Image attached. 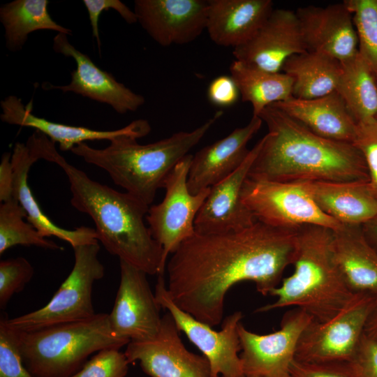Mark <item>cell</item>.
Segmentation results:
<instances>
[{
    "label": "cell",
    "instance_id": "cell-1",
    "mask_svg": "<svg viewBox=\"0 0 377 377\" xmlns=\"http://www.w3.org/2000/svg\"><path fill=\"white\" fill-rule=\"evenodd\" d=\"M297 230L256 221L224 233L195 232L172 253L167 289L174 303L211 327L223 320L225 297L242 281H252L264 296L293 265Z\"/></svg>",
    "mask_w": 377,
    "mask_h": 377
},
{
    "label": "cell",
    "instance_id": "cell-2",
    "mask_svg": "<svg viewBox=\"0 0 377 377\" xmlns=\"http://www.w3.org/2000/svg\"><path fill=\"white\" fill-rule=\"evenodd\" d=\"M29 142L40 160L54 163L65 172L72 206L92 219L97 239L108 252L147 274H164L163 249L145 223L150 206L91 179L59 154L55 143L42 133H34Z\"/></svg>",
    "mask_w": 377,
    "mask_h": 377
},
{
    "label": "cell",
    "instance_id": "cell-3",
    "mask_svg": "<svg viewBox=\"0 0 377 377\" xmlns=\"http://www.w3.org/2000/svg\"><path fill=\"white\" fill-rule=\"evenodd\" d=\"M258 117L268 132L248 178L283 183L369 180L364 159L353 143L320 137L274 105Z\"/></svg>",
    "mask_w": 377,
    "mask_h": 377
},
{
    "label": "cell",
    "instance_id": "cell-4",
    "mask_svg": "<svg viewBox=\"0 0 377 377\" xmlns=\"http://www.w3.org/2000/svg\"><path fill=\"white\" fill-rule=\"evenodd\" d=\"M223 114L218 110L194 130L179 131L147 145L139 144L135 137L125 135L110 141L103 149L82 142L71 151L104 170L116 185L150 206L171 170L189 154Z\"/></svg>",
    "mask_w": 377,
    "mask_h": 377
},
{
    "label": "cell",
    "instance_id": "cell-5",
    "mask_svg": "<svg viewBox=\"0 0 377 377\" xmlns=\"http://www.w3.org/2000/svg\"><path fill=\"white\" fill-rule=\"evenodd\" d=\"M332 237V230L325 227L300 228L293 274L271 291L276 301L256 311L295 306L314 320L325 322L342 311L357 294L348 287L334 260Z\"/></svg>",
    "mask_w": 377,
    "mask_h": 377
},
{
    "label": "cell",
    "instance_id": "cell-6",
    "mask_svg": "<svg viewBox=\"0 0 377 377\" xmlns=\"http://www.w3.org/2000/svg\"><path fill=\"white\" fill-rule=\"evenodd\" d=\"M19 332L22 358L34 377H70L94 353L120 349L128 343L113 334L108 313H105L84 320Z\"/></svg>",
    "mask_w": 377,
    "mask_h": 377
},
{
    "label": "cell",
    "instance_id": "cell-7",
    "mask_svg": "<svg viewBox=\"0 0 377 377\" xmlns=\"http://www.w3.org/2000/svg\"><path fill=\"white\" fill-rule=\"evenodd\" d=\"M74 265L48 303L40 309L13 318L4 316L6 324L19 332H31L50 326L87 320L94 316L92 290L105 274L98 258V242L75 246Z\"/></svg>",
    "mask_w": 377,
    "mask_h": 377
},
{
    "label": "cell",
    "instance_id": "cell-8",
    "mask_svg": "<svg viewBox=\"0 0 377 377\" xmlns=\"http://www.w3.org/2000/svg\"><path fill=\"white\" fill-rule=\"evenodd\" d=\"M376 297L357 294L342 311L329 320H312L300 338L295 360L313 364L349 361L364 334Z\"/></svg>",
    "mask_w": 377,
    "mask_h": 377
},
{
    "label": "cell",
    "instance_id": "cell-9",
    "mask_svg": "<svg viewBox=\"0 0 377 377\" xmlns=\"http://www.w3.org/2000/svg\"><path fill=\"white\" fill-rule=\"evenodd\" d=\"M241 198L256 221L272 227L297 230L319 226L335 230L342 225L324 214L298 183L247 177Z\"/></svg>",
    "mask_w": 377,
    "mask_h": 377
},
{
    "label": "cell",
    "instance_id": "cell-10",
    "mask_svg": "<svg viewBox=\"0 0 377 377\" xmlns=\"http://www.w3.org/2000/svg\"><path fill=\"white\" fill-rule=\"evenodd\" d=\"M155 296L160 306L173 318L183 332L209 362L211 377H244L240 359L241 344L238 327L243 317L235 311L223 321L216 331L177 306L169 295L163 274L158 275Z\"/></svg>",
    "mask_w": 377,
    "mask_h": 377
},
{
    "label": "cell",
    "instance_id": "cell-11",
    "mask_svg": "<svg viewBox=\"0 0 377 377\" xmlns=\"http://www.w3.org/2000/svg\"><path fill=\"white\" fill-rule=\"evenodd\" d=\"M192 157L188 154L171 170L163 185V200L150 206L145 218L152 237L163 249L165 267L168 256L195 232L196 216L210 190L189 192L187 178Z\"/></svg>",
    "mask_w": 377,
    "mask_h": 377
},
{
    "label": "cell",
    "instance_id": "cell-12",
    "mask_svg": "<svg viewBox=\"0 0 377 377\" xmlns=\"http://www.w3.org/2000/svg\"><path fill=\"white\" fill-rule=\"evenodd\" d=\"M313 318L295 307L283 316L279 330L260 334L238 327L244 376L290 377L300 338Z\"/></svg>",
    "mask_w": 377,
    "mask_h": 377
},
{
    "label": "cell",
    "instance_id": "cell-13",
    "mask_svg": "<svg viewBox=\"0 0 377 377\" xmlns=\"http://www.w3.org/2000/svg\"><path fill=\"white\" fill-rule=\"evenodd\" d=\"M120 282L108 313L113 334L127 342L154 337L159 331L161 306L147 279V274L119 260Z\"/></svg>",
    "mask_w": 377,
    "mask_h": 377
},
{
    "label": "cell",
    "instance_id": "cell-14",
    "mask_svg": "<svg viewBox=\"0 0 377 377\" xmlns=\"http://www.w3.org/2000/svg\"><path fill=\"white\" fill-rule=\"evenodd\" d=\"M180 332L166 312L157 334L147 340L130 341L124 354L130 364L139 362L150 377H211L207 358L189 351Z\"/></svg>",
    "mask_w": 377,
    "mask_h": 377
},
{
    "label": "cell",
    "instance_id": "cell-15",
    "mask_svg": "<svg viewBox=\"0 0 377 377\" xmlns=\"http://www.w3.org/2000/svg\"><path fill=\"white\" fill-rule=\"evenodd\" d=\"M52 48L58 54L73 58L76 68L71 71V82L68 84L56 86L44 82L42 84L44 89L73 92L107 104L121 114L135 112L145 104L143 96L133 91L111 73L98 68L87 54L69 42L68 35L57 34L53 38Z\"/></svg>",
    "mask_w": 377,
    "mask_h": 377
},
{
    "label": "cell",
    "instance_id": "cell-16",
    "mask_svg": "<svg viewBox=\"0 0 377 377\" xmlns=\"http://www.w3.org/2000/svg\"><path fill=\"white\" fill-rule=\"evenodd\" d=\"M138 22L158 45L189 43L206 30L208 0H135Z\"/></svg>",
    "mask_w": 377,
    "mask_h": 377
},
{
    "label": "cell",
    "instance_id": "cell-17",
    "mask_svg": "<svg viewBox=\"0 0 377 377\" xmlns=\"http://www.w3.org/2000/svg\"><path fill=\"white\" fill-rule=\"evenodd\" d=\"M295 12L274 9L253 36L233 49L235 60L272 73H279L291 56L306 52Z\"/></svg>",
    "mask_w": 377,
    "mask_h": 377
},
{
    "label": "cell",
    "instance_id": "cell-18",
    "mask_svg": "<svg viewBox=\"0 0 377 377\" xmlns=\"http://www.w3.org/2000/svg\"><path fill=\"white\" fill-rule=\"evenodd\" d=\"M262 144L263 138L250 149L245 161L234 172L210 188L195 220V232L224 233L249 228L256 222L243 204L241 193Z\"/></svg>",
    "mask_w": 377,
    "mask_h": 377
},
{
    "label": "cell",
    "instance_id": "cell-19",
    "mask_svg": "<svg viewBox=\"0 0 377 377\" xmlns=\"http://www.w3.org/2000/svg\"><path fill=\"white\" fill-rule=\"evenodd\" d=\"M295 13L306 51L322 53L340 62L358 53L353 17L343 2L302 7Z\"/></svg>",
    "mask_w": 377,
    "mask_h": 377
},
{
    "label": "cell",
    "instance_id": "cell-20",
    "mask_svg": "<svg viewBox=\"0 0 377 377\" xmlns=\"http://www.w3.org/2000/svg\"><path fill=\"white\" fill-rule=\"evenodd\" d=\"M1 120L8 124L36 129L54 143L61 151L72 150L76 145L88 140H106L110 142L121 136H133L138 139L147 135L151 126L145 119H135L127 126L113 131H97L84 126L66 125L36 116L32 112V101L26 105L21 98L10 95L0 103Z\"/></svg>",
    "mask_w": 377,
    "mask_h": 377
},
{
    "label": "cell",
    "instance_id": "cell-21",
    "mask_svg": "<svg viewBox=\"0 0 377 377\" xmlns=\"http://www.w3.org/2000/svg\"><path fill=\"white\" fill-rule=\"evenodd\" d=\"M263 120L253 117L244 126L205 146L193 156L187 186L192 194L209 188L234 172L245 161L247 144L260 130Z\"/></svg>",
    "mask_w": 377,
    "mask_h": 377
},
{
    "label": "cell",
    "instance_id": "cell-22",
    "mask_svg": "<svg viewBox=\"0 0 377 377\" xmlns=\"http://www.w3.org/2000/svg\"><path fill=\"white\" fill-rule=\"evenodd\" d=\"M300 184L326 215L343 225H360L377 216V198L369 181Z\"/></svg>",
    "mask_w": 377,
    "mask_h": 377
},
{
    "label": "cell",
    "instance_id": "cell-23",
    "mask_svg": "<svg viewBox=\"0 0 377 377\" xmlns=\"http://www.w3.org/2000/svg\"><path fill=\"white\" fill-rule=\"evenodd\" d=\"M273 10L271 0H208L206 30L214 43L234 49L249 40Z\"/></svg>",
    "mask_w": 377,
    "mask_h": 377
},
{
    "label": "cell",
    "instance_id": "cell-24",
    "mask_svg": "<svg viewBox=\"0 0 377 377\" xmlns=\"http://www.w3.org/2000/svg\"><path fill=\"white\" fill-rule=\"evenodd\" d=\"M334 260L354 294L377 297V251L369 243L360 225H341L332 230Z\"/></svg>",
    "mask_w": 377,
    "mask_h": 377
},
{
    "label": "cell",
    "instance_id": "cell-25",
    "mask_svg": "<svg viewBox=\"0 0 377 377\" xmlns=\"http://www.w3.org/2000/svg\"><path fill=\"white\" fill-rule=\"evenodd\" d=\"M272 105L320 137L349 143L354 140L357 123L337 91L313 99L292 96Z\"/></svg>",
    "mask_w": 377,
    "mask_h": 377
},
{
    "label": "cell",
    "instance_id": "cell-26",
    "mask_svg": "<svg viewBox=\"0 0 377 377\" xmlns=\"http://www.w3.org/2000/svg\"><path fill=\"white\" fill-rule=\"evenodd\" d=\"M38 157L25 143L17 142L13 150V199L18 201L27 214V221L45 237L54 236L69 243L73 248L98 242L94 228L80 226L66 230L55 225L39 207L27 182L28 173Z\"/></svg>",
    "mask_w": 377,
    "mask_h": 377
},
{
    "label": "cell",
    "instance_id": "cell-27",
    "mask_svg": "<svg viewBox=\"0 0 377 377\" xmlns=\"http://www.w3.org/2000/svg\"><path fill=\"white\" fill-rule=\"evenodd\" d=\"M282 70L293 79V97L313 99L336 91L341 64L328 55L306 51L288 58Z\"/></svg>",
    "mask_w": 377,
    "mask_h": 377
},
{
    "label": "cell",
    "instance_id": "cell-28",
    "mask_svg": "<svg viewBox=\"0 0 377 377\" xmlns=\"http://www.w3.org/2000/svg\"><path fill=\"white\" fill-rule=\"evenodd\" d=\"M48 0H14L0 7V21L4 28L6 47L11 52L22 49L29 34L50 30L72 35V30L56 22L48 12Z\"/></svg>",
    "mask_w": 377,
    "mask_h": 377
},
{
    "label": "cell",
    "instance_id": "cell-29",
    "mask_svg": "<svg viewBox=\"0 0 377 377\" xmlns=\"http://www.w3.org/2000/svg\"><path fill=\"white\" fill-rule=\"evenodd\" d=\"M230 73L242 101L251 104L253 117H258L267 106L293 96V79L284 73L268 72L234 60Z\"/></svg>",
    "mask_w": 377,
    "mask_h": 377
},
{
    "label": "cell",
    "instance_id": "cell-30",
    "mask_svg": "<svg viewBox=\"0 0 377 377\" xmlns=\"http://www.w3.org/2000/svg\"><path fill=\"white\" fill-rule=\"evenodd\" d=\"M336 91L356 123L377 116V80L359 53L341 62Z\"/></svg>",
    "mask_w": 377,
    "mask_h": 377
},
{
    "label": "cell",
    "instance_id": "cell-31",
    "mask_svg": "<svg viewBox=\"0 0 377 377\" xmlns=\"http://www.w3.org/2000/svg\"><path fill=\"white\" fill-rule=\"evenodd\" d=\"M27 214L17 200L12 199L0 205V254L16 245L36 246L51 250L63 249L46 239L28 221Z\"/></svg>",
    "mask_w": 377,
    "mask_h": 377
},
{
    "label": "cell",
    "instance_id": "cell-32",
    "mask_svg": "<svg viewBox=\"0 0 377 377\" xmlns=\"http://www.w3.org/2000/svg\"><path fill=\"white\" fill-rule=\"evenodd\" d=\"M343 2L353 17L358 39V53L377 80V0Z\"/></svg>",
    "mask_w": 377,
    "mask_h": 377
},
{
    "label": "cell",
    "instance_id": "cell-33",
    "mask_svg": "<svg viewBox=\"0 0 377 377\" xmlns=\"http://www.w3.org/2000/svg\"><path fill=\"white\" fill-rule=\"evenodd\" d=\"M20 332L0 318V377H34L26 368L20 351Z\"/></svg>",
    "mask_w": 377,
    "mask_h": 377
},
{
    "label": "cell",
    "instance_id": "cell-34",
    "mask_svg": "<svg viewBox=\"0 0 377 377\" xmlns=\"http://www.w3.org/2000/svg\"><path fill=\"white\" fill-rule=\"evenodd\" d=\"M34 273L31 263L23 257L0 262V308L4 309L14 294L21 292Z\"/></svg>",
    "mask_w": 377,
    "mask_h": 377
},
{
    "label": "cell",
    "instance_id": "cell-35",
    "mask_svg": "<svg viewBox=\"0 0 377 377\" xmlns=\"http://www.w3.org/2000/svg\"><path fill=\"white\" fill-rule=\"evenodd\" d=\"M129 362L118 348L98 352L70 377H126Z\"/></svg>",
    "mask_w": 377,
    "mask_h": 377
},
{
    "label": "cell",
    "instance_id": "cell-36",
    "mask_svg": "<svg viewBox=\"0 0 377 377\" xmlns=\"http://www.w3.org/2000/svg\"><path fill=\"white\" fill-rule=\"evenodd\" d=\"M353 144L364 159L369 182L377 198V116L357 123Z\"/></svg>",
    "mask_w": 377,
    "mask_h": 377
},
{
    "label": "cell",
    "instance_id": "cell-37",
    "mask_svg": "<svg viewBox=\"0 0 377 377\" xmlns=\"http://www.w3.org/2000/svg\"><path fill=\"white\" fill-rule=\"evenodd\" d=\"M344 364L352 377H377V340L364 334L354 355Z\"/></svg>",
    "mask_w": 377,
    "mask_h": 377
},
{
    "label": "cell",
    "instance_id": "cell-38",
    "mask_svg": "<svg viewBox=\"0 0 377 377\" xmlns=\"http://www.w3.org/2000/svg\"><path fill=\"white\" fill-rule=\"evenodd\" d=\"M89 18L92 36L96 39L98 47L101 52V39L98 29V20L101 13L112 9L128 24L138 22L134 10L119 0H84L82 1Z\"/></svg>",
    "mask_w": 377,
    "mask_h": 377
},
{
    "label": "cell",
    "instance_id": "cell-39",
    "mask_svg": "<svg viewBox=\"0 0 377 377\" xmlns=\"http://www.w3.org/2000/svg\"><path fill=\"white\" fill-rule=\"evenodd\" d=\"M239 96L237 86L230 75L216 77L210 82L207 89L209 101L219 107L226 108L234 105Z\"/></svg>",
    "mask_w": 377,
    "mask_h": 377
},
{
    "label": "cell",
    "instance_id": "cell-40",
    "mask_svg": "<svg viewBox=\"0 0 377 377\" xmlns=\"http://www.w3.org/2000/svg\"><path fill=\"white\" fill-rule=\"evenodd\" d=\"M290 377H352L344 363L313 364L294 360Z\"/></svg>",
    "mask_w": 377,
    "mask_h": 377
},
{
    "label": "cell",
    "instance_id": "cell-41",
    "mask_svg": "<svg viewBox=\"0 0 377 377\" xmlns=\"http://www.w3.org/2000/svg\"><path fill=\"white\" fill-rule=\"evenodd\" d=\"M10 152L1 156L0 163V201L1 202L13 199L14 175Z\"/></svg>",
    "mask_w": 377,
    "mask_h": 377
},
{
    "label": "cell",
    "instance_id": "cell-42",
    "mask_svg": "<svg viewBox=\"0 0 377 377\" xmlns=\"http://www.w3.org/2000/svg\"><path fill=\"white\" fill-rule=\"evenodd\" d=\"M362 228L369 243L377 251V216L362 225Z\"/></svg>",
    "mask_w": 377,
    "mask_h": 377
},
{
    "label": "cell",
    "instance_id": "cell-43",
    "mask_svg": "<svg viewBox=\"0 0 377 377\" xmlns=\"http://www.w3.org/2000/svg\"><path fill=\"white\" fill-rule=\"evenodd\" d=\"M364 334L370 338L377 340V297L374 308L367 320Z\"/></svg>",
    "mask_w": 377,
    "mask_h": 377
},
{
    "label": "cell",
    "instance_id": "cell-44",
    "mask_svg": "<svg viewBox=\"0 0 377 377\" xmlns=\"http://www.w3.org/2000/svg\"><path fill=\"white\" fill-rule=\"evenodd\" d=\"M244 377H257V376H244Z\"/></svg>",
    "mask_w": 377,
    "mask_h": 377
}]
</instances>
